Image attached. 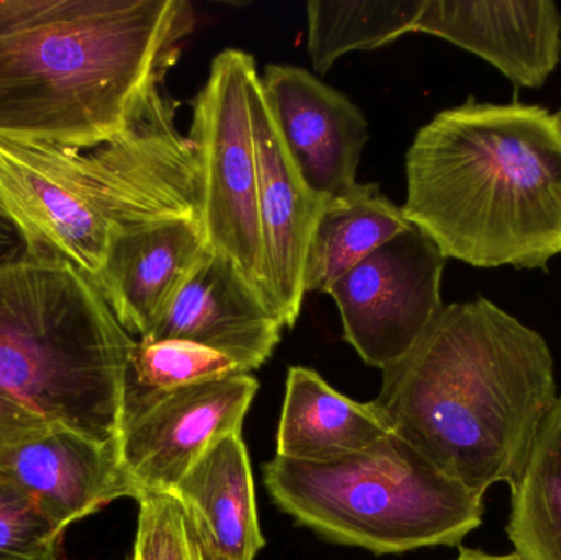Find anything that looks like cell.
I'll use <instances>...</instances> for the list:
<instances>
[{
    "label": "cell",
    "instance_id": "obj_21",
    "mask_svg": "<svg viewBox=\"0 0 561 560\" xmlns=\"http://www.w3.org/2000/svg\"><path fill=\"white\" fill-rule=\"evenodd\" d=\"M245 374L220 352L181 339L135 342L128 387L144 391H171L217 378Z\"/></svg>",
    "mask_w": 561,
    "mask_h": 560
},
{
    "label": "cell",
    "instance_id": "obj_13",
    "mask_svg": "<svg viewBox=\"0 0 561 560\" xmlns=\"http://www.w3.org/2000/svg\"><path fill=\"white\" fill-rule=\"evenodd\" d=\"M252 114L270 302L284 328L293 329L306 296L307 249L325 201L317 197L297 173L270 114L260 75L252 85Z\"/></svg>",
    "mask_w": 561,
    "mask_h": 560
},
{
    "label": "cell",
    "instance_id": "obj_24",
    "mask_svg": "<svg viewBox=\"0 0 561 560\" xmlns=\"http://www.w3.org/2000/svg\"><path fill=\"white\" fill-rule=\"evenodd\" d=\"M42 418L30 413L25 408L0 397V454L10 447L35 439L49 430Z\"/></svg>",
    "mask_w": 561,
    "mask_h": 560
},
{
    "label": "cell",
    "instance_id": "obj_7",
    "mask_svg": "<svg viewBox=\"0 0 561 560\" xmlns=\"http://www.w3.org/2000/svg\"><path fill=\"white\" fill-rule=\"evenodd\" d=\"M252 55L229 48L214 58L193 101L190 137L199 163L204 232L272 309L259 209V158L253 130ZM275 312V311H273ZM279 319V318H278Z\"/></svg>",
    "mask_w": 561,
    "mask_h": 560
},
{
    "label": "cell",
    "instance_id": "obj_22",
    "mask_svg": "<svg viewBox=\"0 0 561 560\" xmlns=\"http://www.w3.org/2000/svg\"><path fill=\"white\" fill-rule=\"evenodd\" d=\"M138 526L131 560H219L203 545L170 493L138 500Z\"/></svg>",
    "mask_w": 561,
    "mask_h": 560
},
{
    "label": "cell",
    "instance_id": "obj_14",
    "mask_svg": "<svg viewBox=\"0 0 561 560\" xmlns=\"http://www.w3.org/2000/svg\"><path fill=\"white\" fill-rule=\"evenodd\" d=\"M417 32L480 56L517 88H542L561 56L553 0H425Z\"/></svg>",
    "mask_w": 561,
    "mask_h": 560
},
{
    "label": "cell",
    "instance_id": "obj_8",
    "mask_svg": "<svg viewBox=\"0 0 561 560\" xmlns=\"http://www.w3.org/2000/svg\"><path fill=\"white\" fill-rule=\"evenodd\" d=\"M447 259L419 227H409L330 288L343 334L365 364L385 370L409 354L444 311Z\"/></svg>",
    "mask_w": 561,
    "mask_h": 560
},
{
    "label": "cell",
    "instance_id": "obj_11",
    "mask_svg": "<svg viewBox=\"0 0 561 560\" xmlns=\"http://www.w3.org/2000/svg\"><path fill=\"white\" fill-rule=\"evenodd\" d=\"M0 480L32 499L61 533L115 500L140 496L118 441L95 443L62 427L0 454Z\"/></svg>",
    "mask_w": 561,
    "mask_h": 560
},
{
    "label": "cell",
    "instance_id": "obj_16",
    "mask_svg": "<svg viewBox=\"0 0 561 560\" xmlns=\"http://www.w3.org/2000/svg\"><path fill=\"white\" fill-rule=\"evenodd\" d=\"M197 538L219 560H255L266 546L242 433L214 444L170 493Z\"/></svg>",
    "mask_w": 561,
    "mask_h": 560
},
{
    "label": "cell",
    "instance_id": "obj_17",
    "mask_svg": "<svg viewBox=\"0 0 561 560\" xmlns=\"http://www.w3.org/2000/svg\"><path fill=\"white\" fill-rule=\"evenodd\" d=\"M391 433L373 401L359 403L316 370L290 367L276 436V457L325 464L362 453Z\"/></svg>",
    "mask_w": 561,
    "mask_h": 560
},
{
    "label": "cell",
    "instance_id": "obj_6",
    "mask_svg": "<svg viewBox=\"0 0 561 560\" xmlns=\"http://www.w3.org/2000/svg\"><path fill=\"white\" fill-rule=\"evenodd\" d=\"M263 480L297 525L373 555L460 546L483 525L484 496L394 433L332 462L275 457L263 467Z\"/></svg>",
    "mask_w": 561,
    "mask_h": 560
},
{
    "label": "cell",
    "instance_id": "obj_25",
    "mask_svg": "<svg viewBox=\"0 0 561 560\" xmlns=\"http://www.w3.org/2000/svg\"><path fill=\"white\" fill-rule=\"evenodd\" d=\"M23 243L9 220L0 216V265L22 259Z\"/></svg>",
    "mask_w": 561,
    "mask_h": 560
},
{
    "label": "cell",
    "instance_id": "obj_20",
    "mask_svg": "<svg viewBox=\"0 0 561 560\" xmlns=\"http://www.w3.org/2000/svg\"><path fill=\"white\" fill-rule=\"evenodd\" d=\"M425 0L307 2V53L317 72L353 52H371L417 32Z\"/></svg>",
    "mask_w": 561,
    "mask_h": 560
},
{
    "label": "cell",
    "instance_id": "obj_9",
    "mask_svg": "<svg viewBox=\"0 0 561 560\" xmlns=\"http://www.w3.org/2000/svg\"><path fill=\"white\" fill-rule=\"evenodd\" d=\"M259 387L250 374L171 391L127 385L118 449L138 500L173 492L214 444L242 433Z\"/></svg>",
    "mask_w": 561,
    "mask_h": 560
},
{
    "label": "cell",
    "instance_id": "obj_5",
    "mask_svg": "<svg viewBox=\"0 0 561 560\" xmlns=\"http://www.w3.org/2000/svg\"><path fill=\"white\" fill-rule=\"evenodd\" d=\"M135 342L75 266L0 265V397L48 426L118 441Z\"/></svg>",
    "mask_w": 561,
    "mask_h": 560
},
{
    "label": "cell",
    "instance_id": "obj_3",
    "mask_svg": "<svg viewBox=\"0 0 561 560\" xmlns=\"http://www.w3.org/2000/svg\"><path fill=\"white\" fill-rule=\"evenodd\" d=\"M402 213L445 259L547 270L561 255V112L470 98L419 128Z\"/></svg>",
    "mask_w": 561,
    "mask_h": 560
},
{
    "label": "cell",
    "instance_id": "obj_4",
    "mask_svg": "<svg viewBox=\"0 0 561 560\" xmlns=\"http://www.w3.org/2000/svg\"><path fill=\"white\" fill-rule=\"evenodd\" d=\"M201 214L196 150L164 95L92 150L0 135V216L25 259L68 263L94 282L118 237L164 220L203 222Z\"/></svg>",
    "mask_w": 561,
    "mask_h": 560
},
{
    "label": "cell",
    "instance_id": "obj_18",
    "mask_svg": "<svg viewBox=\"0 0 561 560\" xmlns=\"http://www.w3.org/2000/svg\"><path fill=\"white\" fill-rule=\"evenodd\" d=\"M409 227L402 207L375 183L325 201L307 249L304 292L329 295L343 275Z\"/></svg>",
    "mask_w": 561,
    "mask_h": 560
},
{
    "label": "cell",
    "instance_id": "obj_26",
    "mask_svg": "<svg viewBox=\"0 0 561 560\" xmlns=\"http://www.w3.org/2000/svg\"><path fill=\"white\" fill-rule=\"evenodd\" d=\"M455 560H526L516 551L511 555H490V552L478 551V549L460 548Z\"/></svg>",
    "mask_w": 561,
    "mask_h": 560
},
{
    "label": "cell",
    "instance_id": "obj_2",
    "mask_svg": "<svg viewBox=\"0 0 561 560\" xmlns=\"http://www.w3.org/2000/svg\"><path fill=\"white\" fill-rule=\"evenodd\" d=\"M542 334L486 298L445 306L373 403L391 433L478 495L517 482L556 407Z\"/></svg>",
    "mask_w": 561,
    "mask_h": 560
},
{
    "label": "cell",
    "instance_id": "obj_23",
    "mask_svg": "<svg viewBox=\"0 0 561 560\" xmlns=\"http://www.w3.org/2000/svg\"><path fill=\"white\" fill-rule=\"evenodd\" d=\"M61 536L32 499L0 480V560H53Z\"/></svg>",
    "mask_w": 561,
    "mask_h": 560
},
{
    "label": "cell",
    "instance_id": "obj_15",
    "mask_svg": "<svg viewBox=\"0 0 561 560\" xmlns=\"http://www.w3.org/2000/svg\"><path fill=\"white\" fill-rule=\"evenodd\" d=\"M203 222L173 219L118 237L95 288L131 338H148L209 249Z\"/></svg>",
    "mask_w": 561,
    "mask_h": 560
},
{
    "label": "cell",
    "instance_id": "obj_10",
    "mask_svg": "<svg viewBox=\"0 0 561 560\" xmlns=\"http://www.w3.org/2000/svg\"><path fill=\"white\" fill-rule=\"evenodd\" d=\"M260 84L304 184L323 201L353 190L369 138L358 105L299 66H266Z\"/></svg>",
    "mask_w": 561,
    "mask_h": 560
},
{
    "label": "cell",
    "instance_id": "obj_19",
    "mask_svg": "<svg viewBox=\"0 0 561 560\" xmlns=\"http://www.w3.org/2000/svg\"><path fill=\"white\" fill-rule=\"evenodd\" d=\"M506 532L524 559L561 560V397L511 487Z\"/></svg>",
    "mask_w": 561,
    "mask_h": 560
},
{
    "label": "cell",
    "instance_id": "obj_12",
    "mask_svg": "<svg viewBox=\"0 0 561 560\" xmlns=\"http://www.w3.org/2000/svg\"><path fill=\"white\" fill-rule=\"evenodd\" d=\"M283 329L240 270L209 247L145 339L196 342L227 355L250 374L272 358Z\"/></svg>",
    "mask_w": 561,
    "mask_h": 560
},
{
    "label": "cell",
    "instance_id": "obj_1",
    "mask_svg": "<svg viewBox=\"0 0 561 560\" xmlns=\"http://www.w3.org/2000/svg\"><path fill=\"white\" fill-rule=\"evenodd\" d=\"M184 0H0V135L92 150L163 98Z\"/></svg>",
    "mask_w": 561,
    "mask_h": 560
}]
</instances>
